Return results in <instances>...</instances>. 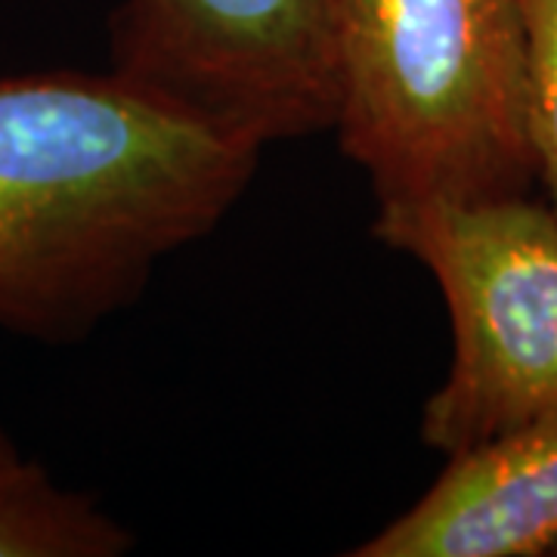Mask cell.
<instances>
[{
    "label": "cell",
    "mask_w": 557,
    "mask_h": 557,
    "mask_svg": "<svg viewBox=\"0 0 557 557\" xmlns=\"http://www.w3.org/2000/svg\"><path fill=\"white\" fill-rule=\"evenodd\" d=\"M134 536L84 493L22 458L0 471V557H119Z\"/></svg>",
    "instance_id": "cell-6"
},
{
    "label": "cell",
    "mask_w": 557,
    "mask_h": 557,
    "mask_svg": "<svg viewBox=\"0 0 557 557\" xmlns=\"http://www.w3.org/2000/svg\"><path fill=\"white\" fill-rule=\"evenodd\" d=\"M263 149L119 69L0 78V329L87 338L218 230Z\"/></svg>",
    "instance_id": "cell-1"
},
{
    "label": "cell",
    "mask_w": 557,
    "mask_h": 557,
    "mask_svg": "<svg viewBox=\"0 0 557 557\" xmlns=\"http://www.w3.org/2000/svg\"><path fill=\"white\" fill-rule=\"evenodd\" d=\"M375 239L437 278L449 375L424 403V446L456 456L557 416V214L530 196L381 201Z\"/></svg>",
    "instance_id": "cell-3"
},
{
    "label": "cell",
    "mask_w": 557,
    "mask_h": 557,
    "mask_svg": "<svg viewBox=\"0 0 557 557\" xmlns=\"http://www.w3.org/2000/svg\"><path fill=\"white\" fill-rule=\"evenodd\" d=\"M112 69L263 146L332 131V0H121Z\"/></svg>",
    "instance_id": "cell-4"
},
{
    "label": "cell",
    "mask_w": 557,
    "mask_h": 557,
    "mask_svg": "<svg viewBox=\"0 0 557 557\" xmlns=\"http://www.w3.org/2000/svg\"><path fill=\"white\" fill-rule=\"evenodd\" d=\"M22 453L20 446H16V440L7 434V428L0 424V471H7V468H13V465H20Z\"/></svg>",
    "instance_id": "cell-8"
},
{
    "label": "cell",
    "mask_w": 557,
    "mask_h": 557,
    "mask_svg": "<svg viewBox=\"0 0 557 557\" xmlns=\"http://www.w3.org/2000/svg\"><path fill=\"white\" fill-rule=\"evenodd\" d=\"M527 53V134L557 214V0H520Z\"/></svg>",
    "instance_id": "cell-7"
},
{
    "label": "cell",
    "mask_w": 557,
    "mask_h": 557,
    "mask_svg": "<svg viewBox=\"0 0 557 557\" xmlns=\"http://www.w3.org/2000/svg\"><path fill=\"white\" fill-rule=\"evenodd\" d=\"M557 552V416L449 456V468L357 557H536Z\"/></svg>",
    "instance_id": "cell-5"
},
{
    "label": "cell",
    "mask_w": 557,
    "mask_h": 557,
    "mask_svg": "<svg viewBox=\"0 0 557 557\" xmlns=\"http://www.w3.org/2000/svg\"><path fill=\"white\" fill-rule=\"evenodd\" d=\"M341 149L381 201L527 196L520 0H332Z\"/></svg>",
    "instance_id": "cell-2"
}]
</instances>
